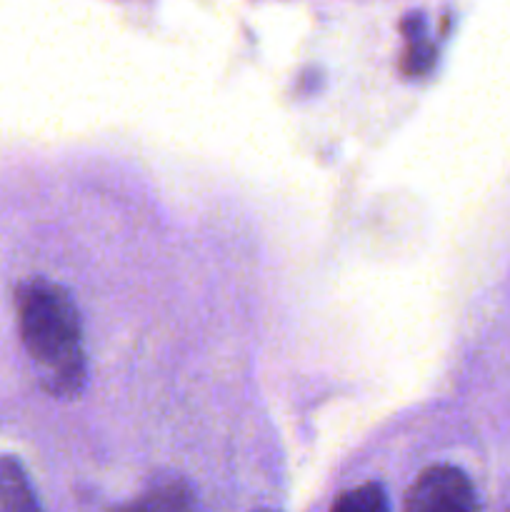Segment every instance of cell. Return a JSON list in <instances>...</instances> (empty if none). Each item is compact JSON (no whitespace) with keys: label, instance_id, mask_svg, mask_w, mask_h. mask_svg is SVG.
I'll return each instance as SVG.
<instances>
[{"label":"cell","instance_id":"obj_6","mask_svg":"<svg viewBox=\"0 0 510 512\" xmlns=\"http://www.w3.org/2000/svg\"><path fill=\"white\" fill-rule=\"evenodd\" d=\"M408 33V50H405V58H403V70L410 75H423L425 70L433 65V45L425 40V28H423V20L418 18V28L415 33L410 28H405Z\"/></svg>","mask_w":510,"mask_h":512},{"label":"cell","instance_id":"obj_2","mask_svg":"<svg viewBox=\"0 0 510 512\" xmlns=\"http://www.w3.org/2000/svg\"><path fill=\"white\" fill-rule=\"evenodd\" d=\"M405 512H475L473 483L453 465L425 468L405 495Z\"/></svg>","mask_w":510,"mask_h":512},{"label":"cell","instance_id":"obj_1","mask_svg":"<svg viewBox=\"0 0 510 512\" xmlns=\"http://www.w3.org/2000/svg\"><path fill=\"white\" fill-rule=\"evenodd\" d=\"M15 315L25 350L43 373V385L58 398L83 390L85 353L80 315L73 298L45 278H28L15 290Z\"/></svg>","mask_w":510,"mask_h":512},{"label":"cell","instance_id":"obj_4","mask_svg":"<svg viewBox=\"0 0 510 512\" xmlns=\"http://www.w3.org/2000/svg\"><path fill=\"white\" fill-rule=\"evenodd\" d=\"M118 512H195L193 493L185 483H165L148 490Z\"/></svg>","mask_w":510,"mask_h":512},{"label":"cell","instance_id":"obj_5","mask_svg":"<svg viewBox=\"0 0 510 512\" xmlns=\"http://www.w3.org/2000/svg\"><path fill=\"white\" fill-rule=\"evenodd\" d=\"M330 512H390L388 495L378 483H365L353 490H345L333 503Z\"/></svg>","mask_w":510,"mask_h":512},{"label":"cell","instance_id":"obj_3","mask_svg":"<svg viewBox=\"0 0 510 512\" xmlns=\"http://www.w3.org/2000/svg\"><path fill=\"white\" fill-rule=\"evenodd\" d=\"M0 512H43L23 468L10 455H0Z\"/></svg>","mask_w":510,"mask_h":512}]
</instances>
